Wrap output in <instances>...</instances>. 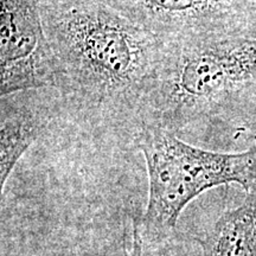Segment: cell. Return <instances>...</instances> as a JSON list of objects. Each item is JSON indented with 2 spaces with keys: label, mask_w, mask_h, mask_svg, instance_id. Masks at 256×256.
Masks as SVG:
<instances>
[{
  "label": "cell",
  "mask_w": 256,
  "mask_h": 256,
  "mask_svg": "<svg viewBox=\"0 0 256 256\" xmlns=\"http://www.w3.org/2000/svg\"><path fill=\"white\" fill-rule=\"evenodd\" d=\"M40 8L66 110L92 128L136 133L165 42L104 0H56Z\"/></svg>",
  "instance_id": "1"
},
{
  "label": "cell",
  "mask_w": 256,
  "mask_h": 256,
  "mask_svg": "<svg viewBox=\"0 0 256 256\" xmlns=\"http://www.w3.org/2000/svg\"><path fill=\"white\" fill-rule=\"evenodd\" d=\"M255 78V38L211 36L166 44L140 124L185 132L220 98Z\"/></svg>",
  "instance_id": "2"
},
{
  "label": "cell",
  "mask_w": 256,
  "mask_h": 256,
  "mask_svg": "<svg viewBox=\"0 0 256 256\" xmlns=\"http://www.w3.org/2000/svg\"><path fill=\"white\" fill-rule=\"evenodd\" d=\"M134 142L147 166L148 203L142 226L153 242L174 232L182 211L202 192L229 183L248 192L256 188V147L243 153L206 151L152 124H140Z\"/></svg>",
  "instance_id": "3"
},
{
  "label": "cell",
  "mask_w": 256,
  "mask_h": 256,
  "mask_svg": "<svg viewBox=\"0 0 256 256\" xmlns=\"http://www.w3.org/2000/svg\"><path fill=\"white\" fill-rule=\"evenodd\" d=\"M0 94L55 89L52 51L38 0H0Z\"/></svg>",
  "instance_id": "4"
},
{
  "label": "cell",
  "mask_w": 256,
  "mask_h": 256,
  "mask_svg": "<svg viewBox=\"0 0 256 256\" xmlns=\"http://www.w3.org/2000/svg\"><path fill=\"white\" fill-rule=\"evenodd\" d=\"M166 44L223 36L243 0H104Z\"/></svg>",
  "instance_id": "5"
},
{
  "label": "cell",
  "mask_w": 256,
  "mask_h": 256,
  "mask_svg": "<svg viewBox=\"0 0 256 256\" xmlns=\"http://www.w3.org/2000/svg\"><path fill=\"white\" fill-rule=\"evenodd\" d=\"M38 90L19 92L2 98L0 113V188L2 191L17 165L49 126L56 104L43 102Z\"/></svg>",
  "instance_id": "6"
},
{
  "label": "cell",
  "mask_w": 256,
  "mask_h": 256,
  "mask_svg": "<svg viewBox=\"0 0 256 256\" xmlns=\"http://www.w3.org/2000/svg\"><path fill=\"white\" fill-rule=\"evenodd\" d=\"M200 244L203 256H256V188L242 206L224 214Z\"/></svg>",
  "instance_id": "7"
},
{
  "label": "cell",
  "mask_w": 256,
  "mask_h": 256,
  "mask_svg": "<svg viewBox=\"0 0 256 256\" xmlns=\"http://www.w3.org/2000/svg\"><path fill=\"white\" fill-rule=\"evenodd\" d=\"M142 222L138 220V217H133L132 220L124 228V256H142Z\"/></svg>",
  "instance_id": "8"
}]
</instances>
